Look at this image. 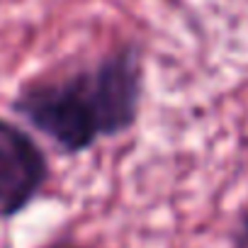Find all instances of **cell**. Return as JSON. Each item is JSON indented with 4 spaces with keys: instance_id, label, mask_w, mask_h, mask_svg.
I'll return each instance as SVG.
<instances>
[{
    "instance_id": "1",
    "label": "cell",
    "mask_w": 248,
    "mask_h": 248,
    "mask_svg": "<svg viewBox=\"0 0 248 248\" xmlns=\"http://www.w3.org/2000/svg\"><path fill=\"white\" fill-rule=\"evenodd\" d=\"M144 93V49L127 42L90 66L22 85L10 109L61 156H80L102 139L132 132L141 117Z\"/></svg>"
},
{
    "instance_id": "2",
    "label": "cell",
    "mask_w": 248,
    "mask_h": 248,
    "mask_svg": "<svg viewBox=\"0 0 248 248\" xmlns=\"http://www.w3.org/2000/svg\"><path fill=\"white\" fill-rule=\"evenodd\" d=\"M51 178V163L42 144L22 124L0 117V219L27 212Z\"/></svg>"
},
{
    "instance_id": "3",
    "label": "cell",
    "mask_w": 248,
    "mask_h": 248,
    "mask_svg": "<svg viewBox=\"0 0 248 248\" xmlns=\"http://www.w3.org/2000/svg\"><path fill=\"white\" fill-rule=\"evenodd\" d=\"M231 248H248V202L238 209L231 229Z\"/></svg>"
},
{
    "instance_id": "4",
    "label": "cell",
    "mask_w": 248,
    "mask_h": 248,
    "mask_svg": "<svg viewBox=\"0 0 248 248\" xmlns=\"http://www.w3.org/2000/svg\"><path fill=\"white\" fill-rule=\"evenodd\" d=\"M71 248H85V246H71Z\"/></svg>"
}]
</instances>
